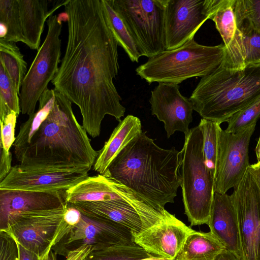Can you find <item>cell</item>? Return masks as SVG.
<instances>
[{"label":"cell","instance_id":"1","mask_svg":"<svg viewBox=\"0 0 260 260\" xmlns=\"http://www.w3.org/2000/svg\"><path fill=\"white\" fill-rule=\"evenodd\" d=\"M64 7L67 42L52 83L79 107L82 126L96 138L106 115L120 122L125 112L113 82L119 69L118 43L102 0H67Z\"/></svg>","mask_w":260,"mask_h":260},{"label":"cell","instance_id":"2","mask_svg":"<svg viewBox=\"0 0 260 260\" xmlns=\"http://www.w3.org/2000/svg\"><path fill=\"white\" fill-rule=\"evenodd\" d=\"M181 151L164 149L142 132L113 160L103 175L165 208L181 184Z\"/></svg>","mask_w":260,"mask_h":260},{"label":"cell","instance_id":"3","mask_svg":"<svg viewBox=\"0 0 260 260\" xmlns=\"http://www.w3.org/2000/svg\"><path fill=\"white\" fill-rule=\"evenodd\" d=\"M55 97L47 118L27 146L14 153L15 158L22 166L90 170L98 151L77 121L72 103L55 90Z\"/></svg>","mask_w":260,"mask_h":260},{"label":"cell","instance_id":"4","mask_svg":"<svg viewBox=\"0 0 260 260\" xmlns=\"http://www.w3.org/2000/svg\"><path fill=\"white\" fill-rule=\"evenodd\" d=\"M260 97V63L241 70L220 65L201 78L190 101L202 118L221 124Z\"/></svg>","mask_w":260,"mask_h":260},{"label":"cell","instance_id":"5","mask_svg":"<svg viewBox=\"0 0 260 260\" xmlns=\"http://www.w3.org/2000/svg\"><path fill=\"white\" fill-rule=\"evenodd\" d=\"M225 46H205L193 39L173 50H165L138 67L136 74L146 82L179 84L207 76L222 63Z\"/></svg>","mask_w":260,"mask_h":260},{"label":"cell","instance_id":"6","mask_svg":"<svg viewBox=\"0 0 260 260\" xmlns=\"http://www.w3.org/2000/svg\"><path fill=\"white\" fill-rule=\"evenodd\" d=\"M180 186L185 214L190 225L208 224L214 196V179L203 152V136L198 125L190 129L181 150Z\"/></svg>","mask_w":260,"mask_h":260},{"label":"cell","instance_id":"7","mask_svg":"<svg viewBox=\"0 0 260 260\" xmlns=\"http://www.w3.org/2000/svg\"><path fill=\"white\" fill-rule=\"evenodd\" d=\"M61 16L51 15L46 22V38L23 80L19 94L21 112L34 113L38 102L54 78L61 62Z\"/></svg>","mask_w":260,"mask_h":260},{"label":"cell","instance_id":"8","mask_svg":"<svg viewBox=\"0 0 260 260\" xmlns=\"http://www.w3.org/2000/svg\"><path fill=\"white\" fill-rule=\"evenodd\" d=\"M83 215L105 218L129 229L132 234L139 233L172 214L128 188L120 199L107 202H78L68 204Z\"/></svg>","mask_w":260,"mask_h":260},{"label":"cell","instance_id":"9","mask_svg":"<svg viewBox=\"0 0 260 260\" xmlns=\"http://www.w3.org/2000/svg\"><path fill=\"white\" fill-rule=\"evenodd\" d=\"M145 56L166 50L165 8L167 0H109Z\"/></svg>","mask_w":260,"mask_h":260},{"label":"cell","instance_id":"10","mask_svg":"<svg viewBox=\"0 0 260 260\" xmlns=\"http://www.w3.org/2000/svg\"><path fill=\"white\" fill-rule=\"evenodd\" d=\"M67 207L18 213L9 218L5 231L42 259L55 245L64 225Z\"/></svg>","mask_w":260,"mask_h":260},{"label":"cell","instance_id":"11","mask_svg":"<svg viewBox=\"0 0 260 260\" xmlns=\"http://www.w3.org/2000/svg\"><path fill=\"white\" fill-rule=\"evenodd\" d=\"M134 244L132 232L127 228L108 219L82 214L80 222L75 226L67 227L65 234L52 250L66 257L70 251L85 245L91 246L93 251Z\"/></svg>","mask_w":260,"mask_h":260},{"label":"cell","instance_id":"12","mask_svg":"<svg viewBox=\"0 0 260 260\" xmlns=\"http://www.w3.org/2000/svg\"><path fill=\"white\" fill-rule=\"evenodd\" d=\"M256 123L236 133L220 128L214 177V191L225 193L236 187L249 166V146Z\"/></svg>","mask_w":260,"mask_h":260},{"label":"cell","instance_id":"13","mask_svg":"<svg viewBox=\"0 0 260 260\" xmlns=\"http://www.w3.org/2000/svg\"><path fill=\"white\" fill-rule=\"evenodd\" d=\"M231 195L238 219L242 260H260V189L249 167Z\"/></svg>","mask_w":260,"mask_h":260},{"label":"cell","instance_id":"14","mask_svg":"<svg viewBox=\"0 0 260 260\" xmlns=\"http://www.w3.org/2000/svg\"><path fill=\"white\" fill-rule=\"evenodd\" d=\"M221 0H167L165 8L166 50L176 49L194 38L211 19Z\"/></svg>","mask_w":260,"mask_h":260},{"label":"cell","instance_id":"15","mask_svg":"<svg viewBox=\"0 0 260 260\" xmlns=\"http://www.w3.org/2000/svg\"><path fill=\"white\" fill-rule=\"evenodd\" d=\"M86 168L60 169L17 165L0 182V189L66 191L88 176Z\"/></svg>","mask_w":260,"mask_h":260},{"label":"cell","instance_id":"16","mask_svg":"<svg viewBox=\"0 0 260 260\" xmlns=\"http://www.w3.org/2000/svg\"><path fill=\"white\" fill-rule=\"evenodd\" d=\"M149 102L152 115L164 123L168 138L176 131L188 135L193 108L189 99L181 94L178 84L159 83L151 91Z\"/></svg>","mask_w":260,"mask_h":260},{"label":"cell","instance_id":"17","mask_svg":"<svg viewBox=\"0 0 260 260\" xmlns=\"http://www.w3.org/2000/svg\"><path fill=\"white\" fill-rule=\"evenodd\" d=\"M193 231L172 214L141 233L132 234L134 243L147 252L175 260L186 238Z\"/></svg>","mask_w":260,"mask_h":260},{"label":"cell","instance_id":"18","mask_svg":"<svg viewBox=\"0 0 260 260\" xmlns=\"http://www.w3.org/2000/svg\"><path fill=\"white\" fill-rule=\"evenodd\" d=\"M66 191H28L0 189V230L9 218L20 212L66 207Z\"/></svg>","mask_w":260,"mask_h":260},{"label":"cell","instance_id":"19","mask_svg":"<svg viewBox=\"0 0 260 260\" xmlns=\"http://www.w3.org/2000/svg\"><path fill=\"white\" fill-rule=\"evenodd\" d=\"M226 250L242 260V253L236 209L231 195L214 192L207 224Z\"/></svg>","mask_w":260,"mask_h":260},{"label":"cell","instance_id":"20","mask_svg":"<svg viewBox=\"0 0 260 260\" xmlns=\"http://www.w3.org/2000/svg\"><path fill=\"white\" fill-rule=\"evenodd\" d=\"M234 38L225 47L221 66L230 70H241L260 63V31L247 22L238 25Z\"/></svg>","mask_w":260,"mask_h":260},{"label":"cell","instance_id":"21","mask_svg":"<svg viewBox=\"0 0 260 260\" xmlns=\"http://www.w3.org/2000/svg\"><path fill=\"white\" fill-rule=\"evenodd\" d=\"M141 127L140 119L132 115L126 116L119 122L103 147L98 151L93 170L104 175L117 155L142 132Z\"/></svg>","mask_w":260,"mask_h":260},{"label":"cell","instance_id":"22","mask_svg":"<svg viewBox=\"0 0 260 260\" xmlns=\"http://www.w3.org/2000/svg\"><path fill=\"white\" fill-rule=\"evenodd\" d=\"M23 36L26 45L32 50L38 51L45 22L55 10L64 6L66 1L49 10L47 0H18Z\"/></svg>","mask_w":260,"mask_h":260},{"label":"cell","instance_id":"23","mask_svg":"<svg viewBox=\"0 0 260 260\" xmlns=\"http://www.w3.org/2000/svg\"><path fill=\"white\" fill-rule=\"evenodd\" d=\"M226 251L211 232L194 231L186 238L175 260H214Z\"/></svg>","mask_w":260,"mask_h":260},{"label":"cell","instance_id":"24","mask_svg":"<svg viewBox=\"0 0 260 260\" xmlns=\"http://www.w3.org/2000/svg\"><path fill=\"white\" fill-rule=\"evenodd\" d=\"M54 89L46 90L39 101L37 112L29 115L28 119L22 123L13 144L14 153L24 148L29 143L34 134L47 118L55 102Z\"/></svg>","mask_w":260,"mask_h":260},{"label":"cell","instance_id":"25","mask_svg":"<svg viewBox=\"0 0 260 260\" xmlns=\"http://www.w3.org/2000/svg\"><path fill=\"white\" fill-rule=\"evenodd\" d=\"M110 27L118 42L131 60L138 62L145 54L123 20L112 7L109 0H102Z\"/></svg>","mask_w":260,"mask_h":260},{"label":"cell","instance_id":"26","mask_svg":"<svg viewBox=\"0 0 260 260\" xmlns=\"http://www.w3.org/2000/svg\"><path fill=\"white\" fill-rule=\"evenodd\" d=\"M0 39L26 44L18 0H0Z\"/></svg>","mask_w":260,"mask_h":260},{"label":"cell","instance_id":"27","mask_svg":"<svg viewBox=\"0 0 260 260\" xmlns=\"http://www.w3.org/2000/svg\"><path fill=\"white\" fill-rule=\"evenodd\" d=\"M0 64L5 68L20 94L27 72V63L16 43L0 39Z\"/></svg>","mask_w":260,"mask_h":260},{"label":"cell","instance_id":"28","mask_svg":"<svg viewBox=\"0 0 260 260\" xmlns=\"http://www.w3.org/2000/svg\"><path fill=\"white\" fill-rule=\"evenodd\" d=\"M84 260H168L147 252L137 244L117 246L90 252Z\"/></svg>","mask_w":260,"mask_h":260},{"label":"cell","instance_id":"29","mask_svg":"<svg viewBox=\"0 0 260 260\" xmlns=\"http://www.w3.org/2000/svg\"><path fill=\"white\" fill-rule=\"evenodd\" d=\"M235 3V0H221L210 19L215 23L225 47L231 43L237 29L234 11Z\"/></svg>","mask_w":260,"mask_h":260},{"label":"cell","instance_id":"30","mask_svg":"<svg viewBox=\"0 0 260 260\" xmlns=\"http://www.w3.org/2000/svg\"><path fill=\"white\" fill-rule=\"evenodd\" d=\"M198 126L203 136V152L206 164L214 179L220 124L214 121L202 118Z\"/></svg>","mask_w":260,"mask_h":260},{"label":"cell","instance_id":"31","mask_svg":"<svg viewBox=\"0 0 260 260\" xmlns=\"http://www.w3.org/2000/svg\"><path fill=\"white\" fill-rule=\"evenodd\" d=\"M21 112L19 93L4 67L0 64V119L11 112Z\"/></svg>","mask_w":260,"mask_h":260},{"label":"cell","instance_id":"32","mask_svg":"<svg viewBox=\"0 0 260 260\" xmlns=\"http://www.w3.org/2000/svg\"><path fill=\"white\" fill-rule=\"evenodd\" d=\"M260 118V97L227 121L226 132L236 133L256 123Z\"/></svg>","mask_w":260,"mask_h":260},{"label":"cell","instance_id":"33","mask_svg":"<svg viewBox=\"0 0 260 260\" xmlns=\"http://www.w3.org/2000/svg\"><path fill=\"white\" fill-rule=\"evenodd\" d=\"M237 26L247 22L260 31V0H235Z\"/></svg>","mask_w":260,"mask_h":260},{"label":"cell","instance_id":"34","mask_svg":"<svg viewBox=\"0 0 260 260\" xmlns=\"http://www.w3.org/2000/svg\"><path fill=\"white\" fill-rule=\"evenodd\" d=\"M18 116L17 113L12 111L4 118L0 119L1 128L0 146L1 148L7 152H10V149L16 140L15 129Z\"/></svg>","mask_w":260,"mask_h":260},{"label":"cell","instance_id":"35","mask_svg":"<svg viewBox=\"0 0 260 260\" xmlns=\"http://www.w3.org/2000/svg\"><path fill=\"white\" fill-rule=\"evenodd\" d=\"M0 260H18L17 242L12 235L0 230Z\"/></svg>","mask_w":260,"mask_h":260},{"label":"cell","instance_id":"36","mask_svg":"<svg viewBox=\"0 0 260 260\" xmlns=\"http://www.w3.org/2000/svg\"><path fill=\"white\" fill-rule=\"evenodd\" d=\"M92 251V247L89 245L81 246L70 252L64 260H84ZM41 260H58L57 254L50 250Z\"/></svg>","mask_w":260,"mask_h":260},{"label":"cell","instance_id":"37","mask_svg":"<svg viewBox=\"0 0 260 260\" xmlns=\"http://www.w3.org/2000/svg\"><path fill=\"white\" fill-rule=\"evenodd\" d=\"M1 149L0 155V182L2 181L10 172L12 166V154L3 148Z\"/></svg>","mask_w":260,"mask_h":260},{"label":"cell","instance_id":"38","mask_svg":"<svg viewBox=\"0 0 260 260\" xmlns=\"http://www.w3.org/2000/svg\"><path fill=\"white\" fill-rule=\"evenodd\" d=\"M81 216L82 214L78 209L73 206L67 205L63 220L68 226L72 228L77 225L80 222Z\"/></svg>","mask_w":260,"mask_h":260},{"label":"cell","instance_id":"39","mask_svg":"<svg viewBox=\"0 0 260 260\" xmlns=\"http://www.w3.org/2000/svg\"><path fill=\"white\" fill-rule=\"evenodd\" d=\"M17 245L18 251V260H41L35 253L29 250L17 242Z\"/></svg>","mask_w":260,"mask_h":260},{"label":"cell","instance_id":"40","mask_svg":"<svg viewBox=\"0 0 260 260\" xmlns=\"http://www.w3.org/2000/svg\"><path fill=\"white\" fill-rule=\"evenodd\" d=\"M249 169L260 189V159L256 163L250 165Z\"/></svg>","mask_w":260,"mask_h":260},{"label":"cell","instance_id":"41","mask_svg":"<svg viewBox=\"0 0 260 260\" xmlns=\"http://www.w3.org/2000/svg\"><path fill=\"white\" fill-rule=\"evenodd\" d=\"M214 260H238L234 255L227 251L219 254Z\"/></svg>","mask_w":260,"mask_h":260},{"label":"cell","instance_id":"42","mask_svg":"<svg viewBox=\"0 0 260 260\" xmlns=\"http://www.w3.org/2000/svg\"><path fill=\"white\" fill-rule=\"evenodd\" d=\"M255 152L258 161L260 159V137L257 142V146L255 148Z\"/></svg>","mask_w":260,"mask_h":260}]
</instances>
